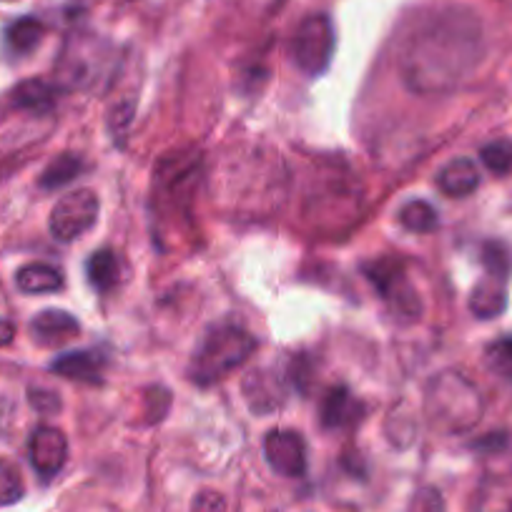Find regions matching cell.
Wrapping results in <instances>:
<instances>
[{"label": "cell", "instance_id": "6da1fadb", "mask_svg": "<svg viewBox=\"0 0 512 512\" xmlns=\"http://www.w3.org/2000/svg\"><path fill=\"white\" fill-rule=\"evenodd\" d=\"M480 53V23L465 11H440L402 48V78L415 93L447 91L475 68Z\"/></svg>", "mask_w": 512, "mask_h": 512}, {"label": "cell", "instance_id": "7a4b0ae2", "mask_svg": "<svg viewBox=\"0 0 512 512\" xmlns=\"http://www.w3.org/2000/svg\"><path fill=\"white\" fill-rule=\"evenodd\" d=\"M427 417L445 432H465L480 422L482 400L475 384L457 372H442L427 387Z\"/></svg>", "mask_w": 512, "mask_h": 512}, {"label": "cell", "instance_id": "3957f363", "mask_svg": "<svg viewBox=\"0 0 512 512\" xmlns=\"http://www.w3.org/2000/svg\"><path fill=\"white\" fill-rule=\"evenodd\" d=\"M256 349V339L251 337L246 329L241 327H216L201 339V344L196 347L194 357L189 364V377L196 384L206 387V384H214L219 379H224L226 374L234 372L236 367L246 362L251 357V352Z\"/></svg>", "mask_w": 512, "mask_h": 512}, {"label": "cell", "instance_id": "277c9868", "mask_svg": "<svg viewBox=\"0 0 512 512\" xmlns=\"http://www.w3.org/2000/svg\"><path fill=\"white\" fill-rule=\"evenodd\" d=\"M334 56V28L327 16H309L297 26L292 38V58L307 76H319Z\"/></svg>", "mask_w": 512, "mask_h": 512}, {"label": "cell", "instance_id": "5b68a950", "mask_svg": "<svg viewBox=\"0 0 512 512\" xmlns=\"http://www.w3.org/2000/svg\"><path fill=\"white\" fill-rule=\"evenodd\" d=\"M364 277L377 287V292L382 294V299L392 307V312L400 314V317H420V299H417L415 289L410 287L405 277V269L395 259H374L362 267Z\"/></svg>", "mask_w": 512, "mask_h": 512}, {"label": "cell", "instance_id": "8992f818", "mask_svg": "<svg viewBox=\"0 0 512 512\" xmlns=\"http://www.w3.org/2000/svg\"><path fill=\"white\" fill-rule=\"evenodd\" d=\"M98 219V196L88 189L66 194L51 211V234L58 241H73L86 234Z\"/></svg>", "mask_w": 512, "mask_h": 512}, {"label": "cell", "instance_id": "52a82bcc", "mask_svg": "<svg viewBox=\"0 0 512 512\" xmlns=\"http://www.w3.org/2000/svg\"><path fill=\"white\" fill-rule=\"evenodd\" d=\"M264 455L274 472L302 477L307 472V442L294 430H272L264 440Z\"/></svg>", "mask_w": 512, "mask_h": 512}, {"label": "cell", "instance_id": "ba28073f", "mask_svg": "<svg viewBox=\"0 0 512 512\" xmlns=\"http://www.w3.org/2000/svg\"><path fill=\"white\" fill-rule=\"evenodd\" d=\"M28 455H31L33 470L41 477H56L63 470L68 460V440L61 430L56 427H38L31 435V445H28Z\"/></svg>", "mask_w": 512, "mask_h": 512}, {"label": "cell", "instance_id": "9c48e42d", "mask_svg": "<svg viewBox=\"0 0 512 512\" xmlns=\"http://www.w3.org/2000/svg\"><path fill=\"white\" fill-rule=\"evenodd\" d=\"M241 390H244L246 405L256 415H269L277 407H282L284 397H287L284 382L269 369H256V372L246 374Z\"/></svg>", "mask_w": 512, "mask_h": 512}, {"label": "cell", "instance_id": "30bf717a", "mask_svg": "<svg viewBox=\"0 0 512 512\" xmlns=\"http://www.w3.org/2000/svg\"><path fill=\"white\" fill-rule=\"evenodd\" d=\"M81 332V324L73 314L61 312V309H46L31 322V334L43 347H61V344L76 339Z\"/></svg>", "mask_w": 512, "mask_h": 512}, {"label": "cell", "instance_id": "8fae6325", "mask_svg": "<svg viewBox=\"0 0 512 512\" xmlns=\"http://www.w3.org/2000/svg\"><path fill=\"white\" fill-rule=\"evenodd\" d=\"M362 405L352 397L347 387H332L322 400V425L327 430H344L359 422Z\"/></svg>", "mask_w": 512, "mask_h": 512}, {"label": "cell", "instance_id": "7c38bea8", "mask_svg": "<svg viewBox=\"0 0 512 512\" xmlns=\"http://www.w3.org/2000/svg\"><path fill=\"white\" fill-rule=\"evenodd\" d=\"M437 186H440L442 194L452 196V199H462V196H470L480 186V171H477L475 161L455 159L442 166L440 174H437Z\"/></svg>", "mask_w": 512, "mask_h": 512}, {"label": "cell", "instance_id": "4fadbf2b", "mask_svg": "<svg viewBox=\"0 0 512 512\" xmlns=\"http://www.w3.org/2000/svg\"><path fill=\"white\" fill-rule=\"evenodd\" d=\"M475 450L492 477H512V432H492L475 442Z\"/></svg>", "mask_w": 512, "mask_h": 512}, {"label": "cell", "instance_id": "5bb4252c", "mask_svg": "<svg viewBox=\"0 0 512 512\" xmlns=\"http://www.w3.org/2000/svg\"><path fill=\"white\" fill-rule=\"evenodd\" d=\"M505 282L507 279L487 274V279H482V282L472 289L470 312L480 319H492L497 317V314H502V309L507 307Z\"/></svg>", "mask_w": 512, "mask_h": 512}, {"label": "cell", "instance_id": "9a60e30c", "mask_svg": "<svg viewBox=\"0 0 512 512\" xmlns=\"http://www.w3.org/2000/svg\"><path fill=\"white\" fill-rule=\"evenodd\" d=\"M103 359L96 352H68L58 357L51 364V372L61 374L66 379H76V382L96 384L101 382Z\"/></svg>", "mask_w": 512, "mask_h": 512}, {"label": "cell", "instance_id": "2e32d148", "mask_svg": "<svg viewBox=\"0 0 512 512\" xmlns=\"http://www.w3.org/2000/svg\"><path fill=\"white\" fill-rule=\"evenodd\" d=\"M86 277L98 292H111L121 277V262L111 249H98L88 256Z\"/></svg>", "mask_w": 512, "mask_h": 512}, {"label": "cell", "instance_id": "e0dca14e", "mask_svg": "<svg viewBox=\"0 0 512 512\" xmlns=\"http://www.w3.org/2000/svg\"><path fill=\"white\" fill-rule=\"evenodd\" d=\"M16 284L26 294H48L63 287V277L51 264H26L23 269H18Z\"/></svg>", "mask_w": 512, "mask_h": 512}, {"label": "cell", "instance_id": "ac0fdd59", "mask_svg": "<svg viewBox=\"0 0 512 512\" xmlns=\"http://www.w3.org/2000/svg\"><path fill=\"white\" fill-rule=\"evenodd\" d=\"M13 103L23 111L46 113L56 103V88L48 81H41V78H31V81L18 83L16 91H13Z\"/></svg>", "mask_w": 512, "mask_h": 512}, {"label": "cell", "instance_id": "d6986e66", "mask_svg": "<svg viewBox=\"0 0 512 512\" xmlns=\"http://www.w3.org/2000/svg\"><path fill=\"white\" fill-rule=\"evenodd\" d=\"M43 23L36 18H18L6 31V43L13 53H31L41 43Z\"/></svg>", "mask_w": 512, "mask_h": 512}, {"label": "cell", "instance_id": "ffe728a7", "mask_svg": "<svg viewBox=\"0 0 512 512\" xmlns=\"http://www.w3.org/2000/svg\"><path fill=\"white\" fill-rule=\"evenodd\" d=\"M81 171H83V164H81V159H78V156L61 154L46 166V171L41 174V186H43V189H48V191L61 189V186H66L68 181L76 179Z\"/></svg>", "mask_w": 512, "mask_h": 512}, {"label": "cell", "instance_id": "44dd1931", "mask_svg": "<svg viewBox=\"0 0 512 512\" xmlns=\"http://www.w3.org/2000/svg\"><path fill=\"white\" fill-rule=\"evenodd\" d=\"M400 224L405 226L407 231H415V234H430L437 226V211L432 209L427 201H407L405 206L397 214Z\"/></svg>", "mask_w": 512, "mask_h": 512}, {"label": "cell", "instance_id": "7402d4cb", "mask_svg": "<svg viewBox=\"0 0 512 512\" xmlns=\"http://www.w3.org/2000/svg\"><path fill=\"white\" fill-rule=\"evenodd\" d=\"M26 492L21 470L11 460H0V505H13Z\"/></svg>", "mask_w": 512, "mask_h": 512}, {"label": "cell", "instance_id": "603a6c76", "mask_svg": "<svg viewBox=\"0 0 512 512\" xmlns=\"http://www.w3.org/2000/svg\"><path fill=\"white\" fill-rule=\"evenodd\" d=\"M480 159L492 174L505 176L512 171V141H492L480 151Z\"/></svg>", "mask_w": 512, "mask_h": 512}, {"label": "cell", "instance_id": "cb8c5ba5", "mask_svg": "<svg viewBox=\"0 0 512 512\" xmlns=\"http://www.w3.org/2000/svg\"><path fill=\"white\" fill-rule=\"evenodd\" d=\"M485 362L492 372L512 382V337H502L492 342L485 352Z\"/></svg>", "mask_w": 512, "mask_h": 512}, {"label": "cell", "instance_id": "d4e9b609", "mask_svg": "<svg viewBox=\"0 0 512 512\" xmlns=\"http://www.w3.org/2000/svg\"><path fill=\"white\" fill-rule=\"evenodd\" d=\"M482 264H485L487 274H492V277H510V254L502 244H487L485 251H482Z\"/></svg>", "mask_w": 512, "mask_h": 512}, {"label": "cell", "instance_id": "484cf974", "mask_svg": "<svg viewBox=\"0 0 512 512\" xmlns=\"http://www.w3.org/2000/svg\"><path fill=\"white\" fill-rule=\"evenodd\" d=\"M191 512H226L224 495H219V492L214 490H201L199 495H196Z\"/></svg>", "mask_w": 512, "mask_h": 512}, {"label": "cell", "instance_id": "4316f807", "mask_svg": "<svg viewBox=\"0 0 512 512\" xmlns=\"http://www.w3.org/2000/svg\"><path fill=\"white\" fill-rule=\"evenodd\" d=\"M412 512H442L440 492L432 490V487L417 492L415 500H412Z\"/></svg>", "mask_w": 512, "mask_h": 512}, {"label": "cell", "instance_id": "83f0119b", "mask_svg": "<svg viewBox=\"0 0 512 512\" xmlns=\"http://www.w3.org/2000/svg\"><path fill=\"white\" fill-rule=\"evenodd\" d=\"M31 405L43 415H53V412L61 410V400L51 390H31Z\"/></svg>", "mask_w": 512, "mask_h": 512}, {"label": "cell", "instance_id": "f1b7e54d", "mask_svg": "<svg viewBox=\"0 0 512 512\" xmlns=\"http://www.w3.org/2000/svg\"><path fill=\"white\" fill-rule=\"evenodd\" d=\"M13 337H16V327H13V322L0 319V347H8V344L13 342Z\"/></svg>", "mask_w": 512, "mask_h": 512}]
</instances>
